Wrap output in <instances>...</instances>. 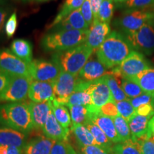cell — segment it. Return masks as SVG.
I'll use <instances>...</instances> for the list:
<instances>
[{"instance_id":"cell-28","label":"cell","mask_w":154,"mask_h":154,"mask_svg":"<svg viewBox=\"0 0 154 154\" xmlns=\"http://www.w3.org/2000/svg\"><path fill=\"white\" fill-rule=\"evenodd\" d=\"M103 78H104L107 85L110 88V91L115 102L127 99V96L123 91L121 86V80L123 78L114 76L111 74L106 75L103 76Z\"/></svg>"},{"instance_id":"cell-13","label":"cell","mask_w":154,"mask_h":154,"mask_svg":"<svg viewBox=\"0 0 154 154\" xmlns=\"http://www.w3.org/2000/svg\"><path fill=\"white\" fill-rule=\"evenodd\" d=\"M88 91L91 96L92 105L98 109L108 102L115 101L103 77L91 82Z\"/></svg>"},{"instance_id":"cell-18","label":"cell","mask_w":154,"mask_h":154,"mask_svg":"<svg viewBox=\"0 0 154 154\" xmlns=\"http://www.w3.org/2000/svg\"><path fill=\"white\" fill-rule=\"evenodd\" d=\"M51 101H52L42 103L29 102L34 128L42 129L51 111Z\"/></svg>"},{"instance_id":"cell-9","label":"cell","mask_w":154,"mask_h":154,"mask_svg":"<svg viewBox=\"0 0 154 154\" xmlns=\"http://www.w3.org/2000/svg\"><path fill=\"white\" fill-rule=\"evenodd\" d=\"M0 69L10 76L31 77L29 63L16 57L9 49H0Z\"/></svg>"},{"instance_id":"cell-25","label":"cell","mask_w":154,"mask_h":154,"mask_svg":"<svg viewBox=\"0 0 154 154\" xmlns=\"http://www.w3.org/2000/svg\"><path fill=\"white\" fill-rule=\"evenodd\" d=\"M71 131L74 135V137L79 145L81 146L97 145L93 135L84 125L72 124Z\"/></svg>"},{"instance_id":"cell-44","label":"cell","mask_w":154,"mask_h":154,"mask_svg":"<svg viewBox=\"0 0 154 154\" xmlns=\"http://www.w3.org/2000/svg\"><path fill=\"white\" fill-rule=\"evenodd\" d=\"M69 145L68 141L56 140L51 149V154H69Z\"/></svg>"},{"instance_id":"cell-21","label":"cell","mask_w":154,"mask_h":154,"mask_svg":"<svg viewBox=\"0 0 154 154\" xmlns=\"http://www.w3.org/2000/svg\"><path fill=\"white\" fill-rule=\"evenodd\" d=\"M56 140L46 136H39L31 140L24 147V154H51Z\"/></svg>"},{"instance_id":"cell-34","label":"cell","mask_w":154,"mask_h":154,"mask_svg":"<svg viewBox=\"0 0 154 154\" xmlns=\"http://www.w3.org/2000/svg\"><path fill=\"white\" fill-rule=\"evenodd\" d=\"M113 10H114L113 2L111 0H103L96 19L101 22L109 24L113 17Z\"/></svg>"},{"instance_id":"cell-55","label":"cell","mask_w":154,"mask_h":154,"mask_svg":"<svg viewBox=\"0 0 154 154\" xmlns=\"http://www.w3.org/2000/svg\"><path fill=\"white\" fill-rule=\"evenodd\" d=\"M152 24H153V27H154V21H153V22H152Z\"/></svg>"},{"instance_id":"cell-12","label":"cell","mask_w":154,"mask_h":154,"mask_svg":"<svg viewBox=\"0 0 154 154\" xmlns=\"http://www.w3.org/2000/svg\"><path fill=\"white\" fill-rule=\"evenodd\" d=\"M89 110V119L96 124L104 132L109 139L113 143H121V140L117 134L113 119L101 114L99 109H96L93 105L88 106Z\"/></svg>"},{"instance_id":"cell-41","label":"cell","mask_w":154,"mask_h":154,"mask_svg":"<svg viewBox=\"0 0 154 154\" xmlns=\"http://www.w3.org/2000/svg\"><path fill=\"white\" fill-rule=\"evenodd\" d=\"M131 103L136 110L140 106L147 104V103H153V96L151 94L143 93L141 95L137 96V97L134 98V99H129Z\"/></svg>"},{"instance_id":"cell-56","label":"cell","mask_w":154,"mask_h":154,"mask_svg":"<svg viewBox=\"0 0 154 154\" xmlns=\"http://www.w3.org/2000/svg\"><path fill=\"white\" fill-rule=\"evenodd\" d=\"M23 1H24V2H26V1H32V0H23Z\"/></svg>"},{"instance_id":"cell-27","label":"cell","mask_w":154,"mask_h":154,"mask_svg":"<svg viewBox=\"0 0 154 154\" xmlns=\"http://www.w3.org/2000/svg\"><path fill=\"white\" fill-rule=\"evenodd\" d=\"M86 128L89 130V131L93 135L94 139H95L96 144L105 149L112 150L113 149V143L109 139L106 135L102 131L99 126L96 124H94L93 121L88 119L86 123L84 124Z\"/></svg>"},{"instance_id":"cell-8","label":"cell","mask_w":154,"mask_h":154,"mask_svg":"<svg viewBox=\"0 0 154 154\" xmlns=\"http://www.w3.org/2000/svg\"><path fill=\"white\" fill-rule=\"evenodd\" d=\"M126 38L134 49L147 55L154 53V27L152 22L146 23L134 33L126 34Z\"/></svg>"},{"instance_id":"cell-5","label":"cell","mask_w":154,"mask_h":154,"mask_svg":"<svg viewBox=\"0 0 154 154\" xmlns=\"http://www.w3.org/2000/svg\"><path fill=\"white\" fill-rule=\"evenodd\" d=\"M82 79L79 75L62 72L51 82L54 89L53 101L61 105L66 106L69 98L74 93Z\"/></svg>"},{"instance_id":"cell-6","label":"cell","mask_w":154,"mask_h":154,"mask_svg":"<svg viewBox=\"0 0 154 154\" xmlns=\"http://www.w3.org/2000/svg\"><path fill=\"white\" fill-rule=\"evenodd\" d=\"M33 79L28 76H11L10 82L0 93V102H22L27 99Z\"/></svg>"},{"instance_id":"cell-59","label":"cell","mask_w":154,"mask_h":154,"mask_svg":"<svg viewBox=\"0 0 154 154\" xmlns=\"http://www.w3.org/2000/svg\"><path fill=\"white\" fill-rule=\"evenodd\" d=\"M111 1H113V0H111ZM114 1H115V0H114Z\"/></svg>"},{"instance_id":"cell-17","label":"cell","mask_w":154,"mask_h":154,"mask_svg":"<svg viewBox=\"0 0 154 154\" xmlns=\"http://www.w3.org/2000/svg\"><path fill=\"white\" fill-rule=\"evenodd\" d=\"M46 137L54 140H63L68 141L70 130L66 129L58 122L54 115L51 111L49 117L43 128H42Z\"/></svg>"},{"instance_id":"cell-47","label":"cell","mask_w":154,"mask_h":154,"mask_svg":"<svg viewBox=\"0 0 154 154\" xmlns=\"http://www.w3.org/2000/svg\"><path fill=\"white\" fill-rule=\"evenodd\" d=\"M11 77V76H9L8 74H7L0 69V93L8 85L10 82Z\"/></svg>"},{"instance_id":"cell-10","label":"cell","mask_w":154,"mask_h":154,"mask_svg":"<svg viewBox=\"0 0 154 154\" xmlns=\"http://www.w3.org/2000/svg\"><path fill=\"white\" fill-rule=\"evenodd\" d=\"M29 72L34 81L51 83L60 74L61 70L53 61L35 59L29 63Z\"/></svg>"},{"instance_id":"cell-16","label":"cell","mask_w":154,"mask_h":154,"mask_svg":"<svg viewBox=\"0 0 154 154\" xmlns=\"http://www.w3.org/2000/svg\"><path fill=\"white\" fill-rule=\"evenodd\" d=\"M111 70L109 71L103 63L99 61L91 58L88 59L83 69L79 74V76L82 80L86 82H92L102 78L106 75L110 74Z\"/></svg>"},{"instance_id":"cell-46","label":"cell","mask_w":154,"mask_h":154,"mask_svg":"<svg viewBox=\"0 0 154 154\" xmlns=\"http://www.w3.org/2000/svg\"><path fill=\"white\" fill-rule=\"evenodd\" d=\"M24 149L15 146H0V154H22Z\"/></svg>"},{"instance_id":"cell-52","label":"cell","mask_w":154,"mask_h":154,"mask_svg":"<svg viewBox=\"0 0 154 154\" xmlns=\"http://www.w3.org/2000/svg\"><path fill=\"white\" fill-rule=\"evenodd\" d=\"M128 0H115L116 2L117 3H123V2H126Z\"/></svg>"},{"instance_id":"cell-37","label":"cell","mask_w":154,"mask_h":154,"mask_svg":"<svg viewBox=\"0 0 154 154\" xmlns=\"http://www.w3.org/2000/svg\"><path fill=\"white\" fill-rule=\"evenodd\" d=\"M141 154H154V136L149 129L147 134L137 140Z\"/></svg>"},{"instance_id":"cell-7","label":"cell","mask_w":154,"mask_h":154,"mask_svg":"<svg viewBox=\"0 0 154 154\" xmlns=\"http://www.w3.org/2000/svg\"><path fill=\"white\" fill-rule=\"evenodd\" d=\"M154 21V13L140 9H132L126 11L116 22L126 34H129L139 29L146 23Z\"/></svg>"},{"instance_id":"cell-3","label":"cell","mask_w":154,"mask_h":154,"mask_svg":"<svg viewBox=\"0 0 154 154\" xmlns=\"http://www.w3.org/2000/svg\"><path fill=\"white\" fill-rule=\"evenodd\" d=\"M88 30H58L48 33L42 40V46L47 51H63L78 47L86 41Z\"/></svg>"},{"instance_id":"cell-40","label":"cell","mask_w":154,"mask_h":154,"mask_svg":"<svg viewBox=\"0 0 154 154\" xmlns=\"http://www.w3.org/2000/svg\"><path fill=\"white\" fill-rule=\"evenodd\" d=\"M17 28V16L16 11L12 13L5 26V32L7 37L11 38L14 36Z\"/></svg>"},{"instance_id":"cell-2","label":"cell","mask_w":154,"mask_h":154,"mask_svg":"<svg viewBox=\"0 0 154 154\" xmlns=\"http://www.w3.org/2000/svg\"><path fill=\"white\" fill-rule=\"evenodd\" d=\"M0 124L18 131L29 133L34 128L26 102H14L0 106Z\"/></svg>"},{"instance_id":"cell-48","label":"cell","mask_w":154,"mask_h":154,"mask_svg":"<svg viewBox=\"0 0 154 154\" xmlns=\"http://www.w3.org/2000/svg\"><path fill=\"white\" fill-rule=\"evenodd\" d=\"M103 0H89L90 5H91V7L93 11L94 18V19H96L97 17L98 13H99L100 7H101L102 2Z\"/></svg>"},{"instance_id":"cell-45","label":"cell","mask_w":154,"mask_h":154,"mask_svg":"<svg viewBox=\"0 0 154 154\" xmlns=\"http://www.w3.org/2000/svg\"><path fill=\"white\" fill-rule=\"evenodd\" d=\"M136 113L138 115L152 118L154 116V106L153 103L140 106V107L136 109Z\"/></svg>"},{"instance_id":"cell-20","label":"cell","mask_w":154,"mask_h":154,"mask_svg":"<svg viewBox=\"0 0 154 154\" xmlns=\"http://www.w3.org/2000/svg\"><path fill=\"white\" fill-rule=\"evenodd\" d=\"M91 82L81 80L75 91L69 98L66 106H88L92 105L91 96L88 91Z\"/></svg>"},{"instance_id":"cell-29","label":"cell","mask_w":154,"mask_h":154,"mask_svg":"<svg viewBox=\"0 0 154 154\" xmlns=\"http://www.w3.org/2000/svg\"><path fill=\"white\" fill-rule=\"evenodd\" d=\"M51 111L57 119L58 122L66 129L71 130L72 127V118L70 113L64 105L57 103L54 101H51Z\"/></svg>"},{"instance_id":"cell-31","label":"cell","mask_w":154,"mask_h":154,"mask_svg":"<svg viewBox=\"0 0 154 154\" xmlns=\"http://www.w3.org/2000/svg\"><path fill=\"white\" fill-rule=\"evenodd\" d=\"M72 124L84 125L89 119V110L86 106H69Z\"/></svg>"},{"instance_id":"cell-22","label":"cell","mask_w":154,"mask_h":154,"mask_svg":"<svg viewBox=\"0 0 154 154\" xmlns=\"http://www.w3.org/2000/svg\"><path fill=\"white\" fill-rule=\"evenodd\" d=\"M151 117L143 116L136 113L128 121V126L131 134V138L137 141L143 138L149 131V124Z\"/></svg>"},{"instance_id":"cell-38","label":"cell","mask_w":154,"mask_h":154,"mask_svg":"<svg viewBox=\"0 0 154 154\" xmlns=\"http://www.w3.org/2000/svg\"><path fill=\"white\" fill-rule=\"evenodd\" d=\"M126 7L134 9H146L154 7V0H128L126 2Z\"/></svg>"},{"instance_id":"cell-49","label":"cell","mask_w":154,"mask_h":154,"mask_svg":"<svg viewBox=\"0 0 154 154\" xmlns=\"http://www.w3.org/2000/svg\"><path fill=\"white\" fill-rule=\"evenodd\" d=\"M7 16V13L5 9L0 7V32L2 30L5 25L6 17Z\"/></svg>"},{"instance_id":"cell-53","label":"cell","mask_w":154,"mask_h":154,"mask_svg":"<svg viewBox=\"0 0 154 154\" xmlns=\"http://www.w3.org/2000/svg\"><path fill=\"white\" fill-rule=\"evenodd\" d=\"M5 2V0H0V6H2V5H4Z\"/></svg>"},{"instance_id":"cell-39","label":"cell","mask_w":154,"mask_h":154,"mask_svg":"<svg viewBox=\"0 0 154 154\" xmlns=\"http://www.w3.org/2000/svg\"><path fill=\"white\" fill-rule=\"evenodd\" d=\"M82 154H111L113 152L112 150H109L98 145H91L81 146Z\"/></svg>"},{"instance_id":"cell-35","label":"cell","mask_w":154,"mask_h":154,"mask_svg":"<svg viewBox=\"0 0 154 154\" xmlns=\"http://www.w3.org/2000/svg\"><path fill=\"white\" fill-rule=\"evenodd\" d=\"M121 86L125 94L129 99H134L144 93L138 84L129 79H122Z\"/></svg>"},{"instance_id":"cell-4","label":"cell","mask_w":154,"mask_h":154,"mask_svg":"<svg viewBox=\"0 0 154 154\" xmlns=\"http://www.w3.org/2000/svg\"><path fill=\"white\" fill-rule=\"evenodd\" d=\"M94 51L86 43L66 51L55 52L52 61L59 66L62 72L79 75L87 62Z\"/></svg>"},{"instance_id":"cell-58","label":"cell","mask_w":154,"mask_h":154,"mask_svg":"<svg viewBox=\"0 0 154 154\" xmlns=\"http://www.w3.org/2000/svg\"><path fill=\"white\" fill-rule=\"evenodd\" d=\"M113 154H117V153H113Z\"/></svg>"},{"instance_id":"cell-57","label":"cell","mask_w":154,"mask_h":154,"mask_svg":"<svg viewBox=\"0 0 154 154\" xmlns=\"http://www.w3.org/2000/svg\"><path fill=\"white\" fill-rule=\"evenodd\" d=\"M153 106H154V96H153Z\"/></svg>"},{"instance_id":"cell-23","label":"cell","mask_w":154,"mask_h":154,"mask_svg":"<svg viewBox=\"0 0 154 154\" xmlns=\"http://www.w3.org/2000/svg\"><path fill=\"white\" fill-rule=\"evenodd\" d=\"M12 54L25 62L30 63L32 61V46L28 40L17 38L11 44Z\"/></svg>"},{"instance_id":"cell-33","label":"cell","mask_w":154,"mask_h":154,"mask_svg":"<svg viewBox=\"0 0 154 154\" xmlns=\"http://www.w3.org/2000/svg\"><path fill=\"white\" fill-rule=\"evenodd\" d=\"M117 134L121 142H124L131 138V134L128 126V123L126 119L120 115L113 119Z\"/></svg>"},{"instance_id":"cell-1","label":"cell","mask_w":154,"mask_h":154,"mask_svg":"<svg viewBox=\"0 0 154 154\" xmlns=\"http://www.w3.org/2000/svg\"><path fill=\"white\" fill-rule=\"evenodd\" d=\"M132 48L126 37L113 31L96 50V57L108 69H112L126 59L133 51Z\"/></svg>"},{"instance_id":"cell-43","label":"cell","mask_w":154,"mask_h":154,"mask_svg":"<svg viewBox=\"0 0 154 154\" xmlns=\"http://www.w3.org/2000/svg\"><path fill=\"white\" fill-rule=\"evenodd\" d=\"M80 11L86 23L89 25V26H91V24L94 22V18L89 0H85V2H84L82 7H81Z\"/></svg>"},{"instance_id":"cell-42","label":"cell","mask_w":154,"mask_h":154,"mask_svg":"<svg viewBox=\"0 0 154 154\" xmlns=\"http://www.w3.org/2000/svg\"><path fill=\"white\" fill-rule=\"evenodd\" d=\"M99 112L101 114L110 117L111 119L115 118L116 116L119 115L115 101L108 102L107 103L102 106L99 109Z\"/></svg>"},{"instance_id":"cell-32","label":"cell","mask_w":154,"mask_h":154,"mask_svg":"<svg viewBox=\"0 0 154 154\" xmlns=\"http://www.w3.org/2000/svg\"><path fill=\"white\" fill-rule=\"evenodd\" d=\"M113 151L117 154H141L139 144L132 138L117 143L113 146Z\"/></svg>"},{"instance_id":"cell-14","label":"cell","mask_w":154,"mask_h":154,"mask_svg":"<svg viewBox=\"0 0 154 154\" xmlns=\"http://www.w3.org/2000/svg\"><path fill=\"white\" fill-rule=\"evenodd\" d=\"M111 33L109 24L94 19L88 30L85 43L93 51H96Z\"/></svg>"},{"instance_id":"cell-15","label":"cell","mask_w":154,"mask_h":154,"mask_svg":"<svg viewBox=\"0 0 154 154\" xmlns=\"http://www.w3.org/2000/svg\"><path fill=\"white\" fill-rule=\"evenodd\" d=\"M28 97L32 102L42 103L54 99L52 84L50 82L33 81L29 90Z\"/></svg>"},{"instance_id":"cell-50","label":"cell","mask_w":154,"mask_h":154,"mask_svg":"<svg viewBox=\"0 0 154 154\" xmlns=\"http://www.w3.org/2000/svg\"><path fill=\"white\" fill-rule=\"evenodd\" d=\"M149 129L154 136V116L151 119L149 124Z\"/></svg>"},{"instance_id":"cell-24","label":"cell","mask_w":154,"mask_h":154,"mask_svg":"<svg viewBox=\"0 0 154 154\" xmlns=\"http://www.w3.org/2000/svg\"><path fill=\"white\" fill-rule=\"evenodd\" d=\"M140 86L144 93L154 96V69L149 68L129 79Z\"/></svg>"},{"instance_id":"cell-36","label":"cell","mask_w":154,"mask_h":154,"mask_svg":"<svg viewBox=\"0 0 154 154\" xmlns=\"http://www.w3.org/2000/svg\"><path fill=\"white\" fill-rule=\"evenodd\" d=\"M116 105L119 115L126 119L128 122L136 114V110L131 103L129 99L116 102Z\"/></svg>"},{"instance_id":"cell-11","label":"cell","mask_w":154,"mask_h":154,"mask_svg":"<svg viewBox=\"0 0 154 154\" xmlns=\"http://www.w3.org/2000/svg\"><path fill=\"white\" fill-rule=\"evenodd\" d=\"M149 68H151V66L144 56L136 51H131L118 66L122 78L126 79L133 78Z\"/></svg>"},{"instance_id":"cell-30","label":"cell","mask_w":154,"mask_h":154,"mask_svg":"<svg viewBox=\"0 0 154 154\" xmlns=\"http://www.w3.org/2000/svg\"><path fill=\"white\" fill-rule=\"evenodd\" d=\"M61 22L68 24L72 26V29L76 30L87 31L89 29V25L86 23L85 19L83 17L80 9L72 11Z\"/></svg>"},{"instance_id":"cell-51","label":"cell","mask_w":154,"mask_h":154,"mask_svg":"<svg viewBox=\"0 0 154 154\" xmlns=\"http://www.w3.org/2000/svg\"><path fill=\"white\" fill-rule=\"evenodd\" d=\"M69 154H79V153H77L75 151V150L73 149L72 146L69 145Z\"/></svg>"},{"instance_id":"cell-19","label":"cell","mask_w":154,"mask_h":154,"mask_svg":"<svg viewBox=\"0 0 154 154\" xmlns=\"http://www.w3.org/2000/svg\"><path fill=\"white\" fill-rule=\"evenodd\" d=\"M26 134L24 133L9 128L0 127V146H15L22 148L26 145Z\"/></svg>"},{"instance_id":"cell-54","label":"cell","mask_w":154,"mask_h":154,"mask_svg":"<svg viewBox=\"0 0 154 154\" xmlns=\"http://www.w3.org/2000/svg\"><path fill=\"white\" fill-rule=\"evenodd\" d=\"M37 2H47L48 0H36Z\"/></svg>"},{"instance_id":"cell-26","label":"cell","mask_w":154,"mask_h":154,"mask_svg":"<svg viewBox=\"0 0 154 154\" xmlns=\"http://www.w3.org/2000/svg\"><path fill=\"white\" fill-rule=\"evenodd\" d=\"M85 0H65L60 11L57 17L54 19L51 24L48 26V29L54 27L56 25L60 23L63 19H65L69 14L76 9L81 8Z\"/></svg>"}]
</instances>
